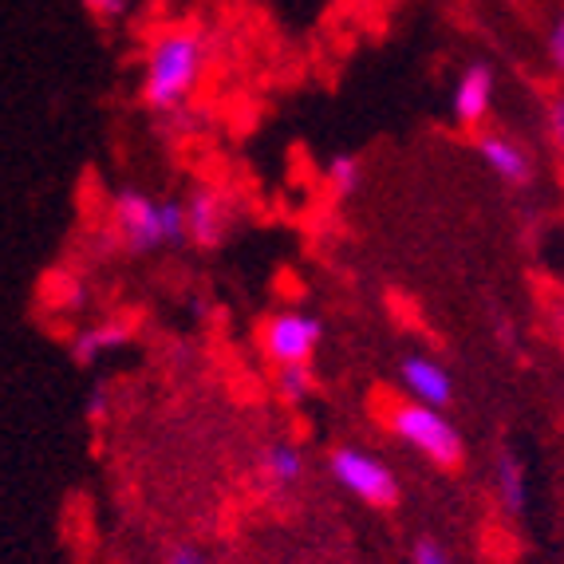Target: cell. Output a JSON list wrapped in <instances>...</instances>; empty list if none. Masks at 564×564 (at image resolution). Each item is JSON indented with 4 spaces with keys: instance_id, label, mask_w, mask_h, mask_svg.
Instances as JSON below:
<instances>
[{
    "instance_id": "obj_4",
    "label": "cell",
    "mask_w": 564,
    "mask_h": 564,
    "mask_svg": "<svg viewBox=\"0 0 564 564\" xmlns=\"http://www.w3.org/2000/svg\"><path fill=\"white\" fill-rule=\"evenodd\" d=\"M328 474L336 478L339 489H348L351 498L371 509H395L399 498H403L399 474L379 454L364 451V446H339V451H332Z\"/></svg>"
},
{
    "instance_id": "obj_16",
    "label": "cell",
    "mask_w": 564,
    "mask_h": 564,
    "mask_svg": "<svg viewBox=\"0 0 564 564\" xmlns=\"http://www.w3.org/2000/svg\"><path fill=\"white\" fill-rule=\"evenodd\" d=\"M411 564H454L451 553H446L443 541H434V536H419L411 549Z\"/></svg>"
},
{
    "instance_id": "obj_15",
    "label": "cell",
    "mask_w": 564,
    "mask_h": 564,
    "mask_svg": "<svg viewBox=\"0 0 564 564\" xmlns=\"http://www.w3.org/2000/svg\"><path fill=\"white\" fill-rule=\"evenodd\" d=\"M545 131H549V142H553V151L564 159V91L549 95V104H545Z\"/></svg>"
},
{
    "instance_id": "obj_5",
    "label": "cell",
    "mask_w": 564,
    "mask_h": 564,
    "mask_svg": "<svg viewBox=\"0 0 564 564\" xmlns=\"http://www.w3.org/2000/svg\"><path fill=\"white\" fill-rule=\"evenodd\" d=\"M324 339V324L308 308H276L261 328V351L273 367L312 364Z\"/></svg>"
},
{
    "instance_id": "obj_13",
    "label": "cell",
    "mask_w": 564,
    "mask_h": 564,
    "mask_svg": "<svg viewBox=\"0 0 564 564\" xmlns=\"http://www.w3.org/2000/svg\"><path fill=\"white\" fill-rule=\"evenodd\" d=\"M312 387H316V376H312V364H289V367H276V395H281L289 406L308 403Z\"/></svg>"
},
{
    "instance_id": "obj_20",
    "label": "cell",
    "mask_w": 564,
    "mask_h": 564,
    "mask_svg": "<svg viewBox=\"0 0 564 564\" xmlns=\"http://www.w3.org/2000/svg\"><path fill=\"white\" fill-rule=\"evenodd\" d=\"M84 411H87V419H91V423H104L107 411H111V395H107V387H95L91 395H87Z\"/></svg>"
},
{
    "instance_id": "obj_17",
    "label": "cell",
    "mask_w": 564,
    "mask_h": 564,
    "mask_svg": "<svg viewBox=\"0 0 564 564\" xmlns=\"http://www.w3.org/2000/svg\"><path fill=\"white\" fill-rule=\"evenodd\" d=\"M87 9V17H95L99 24H111V20H122L127 9H131V0H79Z\"/></svg>"
},
{
    "instance_id": "obj_8",
    "label": "cell",
    "mask_w": 564,
    "mask_h": 564,
    "mask_svg": "<svg viewBox=\"0 0 564 564\" xmlns=\"http://www.w3.org/2000/svg\"><path fill=\"white\" fill-rule=\"evenodd\" d=\"M399 387L406 391V399L426 406H451L454 403V376L446 371L434 356H423V351H411L399 364Z\"/></svg>"
},
{
    "instance_id": "obj_19",
    "label": "cell",
    "mask_w": 564,
    "mask_h": 564,
    "mask_svg": "<svg viewBox=\"0 0 564 564\" xmlns=\"http://www.w3.org/2000/svg\"><path fill=\"white\" fill-rule=\"evenodd\" d=\"M166 564H214V556L206 553V549L189 545V541H182V545H174L166 553Z\"/></svg>"
},
{
    "instance_id": "obj_2",
    "label": "cell",
    "mask_w": 564,
    "mask_h": 564,
    "mask_svg": "<svg viewBox=\"0 0 564 564\" xmlns=\"http://www.w3.org/2000/svg\"><path fill=\"white\" fill-rule=\"evenodd\" d=\"M111 234L122 253L147 257L162 249H178L189 241L186 198H162L147 189H119L111 198Z\"/></svg>"
},
{
    "instance_id": "obj_10",
    "label": "cell",
    "mask_w": 564,
    "mask_h": 564,
    "mask_svg": "<svg viewBox=\"0 0 564 564\" xmlns=\"http://www.w3.org/2000/svg\"><path fill=\"white\" fill-rule=\"evenodd\" d=\"M494 501L506 518H521L529 509V470L521 454L509 446L494 454Z\"/></svg>"
},
{
    "instance_id": "obj_12",
    "label": "cell",
    "mask_w": 564,
    "mask_h": 564,
    "mask_svg": "<svg viewBox=\"0 0 564 564\" xmlns=\"http://www.w3.org/2000/svg\"><path fill=\"white\" fill-rule=\"evenodd\" d=\"M261 478L284 494V489H296L304 481V451L289 438H273V443L261 451Z\"/></svg>"
},
{
    "instance_id": "obj_6",
    "label": "cell",
    "mask_w": 564,
    "mask_h": 564,
    "mask_svg": "<svg viewBox=\"0 0 564 564\" xmlns=\"http://www.w3.org/2000/svg\"><path fill=\"white\" fill-rule=\"evenodd\" d=\"M474 151H478V162L509 189H525L529 182L536 178V162L533 151H529L525 142L518 134H506V131H481L474 139Z\"/></svg>"
},
{
    "instance_id": "obj_1",
    "label": "cell",
    "mask_w": 564,
    "mask_h": 564,
    "mask_svg": "<svg viewBox=\"0 0 564 564\" xmlns=\"http://www.w3.org/2000/svg\"><path fill=\"white\" fill-rule=\"evenodd\" d=\"M209 47L202 32L194 29H162L147 44L139 76V99L154 115H178L189 104V95L198 91L206 76Z\"/></svg>"
},
{
    "instance_id": "obj_14",
    "label": "cell",
    "mask_w": 564,
    "mask_h": 564,
    "mask_svg": "<svg viewBox=\"0 0 564 564\" xmlns=\"http://www.w3.org/2000/svg\"><path fill=\"white\" fill-rule=\"evenodd\" d=\"M328 194L332 198H351L359 186H364V166H359V159L356 154H336V159L328 162Z\"/></svg>"
},
{
    "instance_id": "obj_9",
    "label": "cell",
    "mask_w": 564,
    "mask_h": 564,
    "mask_svg": "<svg viewBox=\"0 0 564 564\" xmlns=\"http://www.w3.org/2000/svg\"><path fill=\"white\" fill-rule=\"evenodd\" d=\"M186 217H189V241L198 249H217L229 234V198L217 186H198L186 198Z\"/></svg>"
},
{
    "instance_id": "obj_11",
    "label": "cell",
    "mask_w": 564,
    "mask_h": 564,
    "mask_svg": "<svg viewBox=\"0 0 564 564\" xmlns=\"http://www.w3.org/2000/svg\"><path fill=\"white\" fill-rule=\"evenodd\" d=\"M131 336H134V328L127 321L84 324V328L72 336V359H76L79 367H91V364H99L107 351H119Z\"/></svg>"
},
{
    "instance_id": "obj_3",
    "label": "cell",
    "mask_w": 564,
    "mask_h": 564,
    "mask_svg": "<svg viewBox=\"0 0 564 564\" xmlns=\"http://www.w3.org/2000/svg\"><path fill=\"white\" fill-rule=\"evenodd\" d=\"M387 426L406 451H414L423 462L438 466V470H454L466 458V443H462L458 426L446 419L443 406H426L414 399H399L387 411Z\"/></svg>"
},
{
    "instance_id": "obj_7",
    "label": "cell",
    "mask_w": 564,
    "mask_h": 564,
    "mask_svg": "<svg viewBox=\"0 0 564 564\" xmlns=\"http://www.w3.org/2000/svg\"><path fill=\"white\" fill-rule=\"evenodd\" d=\"M494 99H498V76L489 64H470L462 67V76L451 87V115L458 127L466 131H481L494 111Z\"/></svg>"
},
{
    "instance_id": "obj_18",
    "label": "cell",
    "mask_w": 564,
    "mask_h": 564,
    "mask_svg": "<svg viewBox=\"0 0 564 564\" xmlns=\"http://www.w3.org/2000/svg\"><path fill=\"white\" fill-rule=\"evenodd\" d=\"M545 52H549V64H553L556 76H564V12L553 20V29H549Z\"/></svg>"
}]
</instances>
